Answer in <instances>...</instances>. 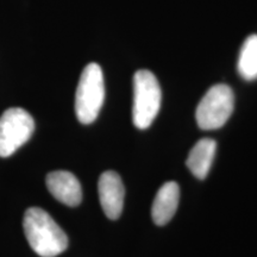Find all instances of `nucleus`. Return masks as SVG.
Instances as JSON below:
<instances>
[{"instance_id": "nucleus-9", "label": "nucleus", "mask_w": 257, "mask_h": 257, "mask_svg": "<svg viewBox=\"0 0 257 257\" xmlns=\"http://www.w3.org/2000/svg\"><path fill=\"white\" fill-rule=\"evenodd\" d=\"M217 143L212 138H202L188 154L186 165L195 178L204 180L210 172L214 154H216Z\"/></svg>"}, {"instance_id": "nucleus-2", "label": "nucleus", "mask_w": 257, "mask_h": 257, "mask_svg": "<svg viewBox=\"0 0 257 257\" xmlns=\"http://www.w3.org/2000/svg\"><path fill=\"white\" fill-rule=\"evenodd\" d=\"M105 100L104 74L98 63L82 70L75 93V113L80 123L92 124L98 118Z\"/></svg>"}, {"instance_id": "nucleus-3", "label": "nucleus", "mask_w": 257, "mask_h": 257, "mask_svg": "<svg viewBox=\"0 0 257 257\" xmlns=\"http://www.w3.org/2000/svg\"><path fill=\"white\" fill-rule=\"evenodd\" d=\"M162 92L159 80L150 70L141 69L134 76L133 120L135 126L144 130L155 120L161 107Z\"/></svg>"}, {"instance_id": "nucleus-5", "label": "nucleus", "mask_w": 257, "mask_h": 257, "mask_svg": "<svg viewBox=\"0 0 257 257\" xmlns=\"http://www.w3.org/2000/svg\"><path fill=\"white\" fill-rule=\"evenodd\" d=\"M35 121L24 108L12 107L0 117V157H9L30 140Z\"/></svg>"}, {"instance_id": "nucleus-1", "label": "nucleus", "mask_w": 257, "mask_h": 257, "mask_svg": "<svg viewBox=\"0 0 257 257\" xmlns=\"http://www.w3.org/2000/svg\"><path fill=\"white\" fill-rule=\"evenodd\" d=\"M28 243L38 256L56 257L68 248V237L48 212L40 207L28 208L23 219Z\"/></svg>"}, {"instance_id": "nucleus-10", "label": "nucleus", "mask_w": 257, "mask_h": 257, "mask_svg": "<svg viewBox=\"0 0 257 257\" xmlns=\"http://www.w3.org/2000/svg\"><path fill=\"white\" fill-rule=\"evenodd\" d=\"M237 69L246 81L257 79V35H250L244 41L239 51Z\"/></svg>"}, {"instance_id": "nucleus-7", "label": "nucleus", "mask_w": 257, "mask_h": 257, "mask_svg": "<svg viewBox=\"0 0 257 257\" xmlns=\"http://www.w3.org/2000/svg\"><path fill=\"white\" fill-rule=\"evenodd\" d=\"M47 187L54 198L67 206L75 207L82 200V189L79 180L72 173L57 170L47 175Z\"/></svg>"}, {"instance_id": "nucleus-4", "label": "nucleus", "mask_w": 257, "mask_h": 257, "mask_svg": "<svg viewBox=\"0 0 257 257\" xmlns=\"http://www.w3.org/2000/svg\"><path fill=\"white\" fill-rule=\"evenodd\" d=\"M232 89L224 83L212 86L199 102L195 118L202 130H216L229 120L233 112Z\"/></svg>"}, {"instance_id": "nucleus-8", "label": "nucleus", "mask_w": 257, "mask_h": 257, "mask_svg": "<svg viewBox=\"0 0 257 257\" xmlns=\"http://www.w3.org/2000/svg\"><path fill=\"white\" fill-rule=\"evenodd\" d=\"M180 187L174 181L166 182L157 191L152 207L154 223L159 226L168 224L179 206Z\"/></svg>"}, {"instance_id": "nucleus-6", "label": "nucleus", "mask_w": 257, "mask_h": 257, "mask_svg": "<svg viewBox=\"0 0 257 257\" xmlns=\"http://www.w3.org/2000/svg\"><path fill=\"white\" fill-rule=\"evenodd\" d=\"M98 192L105 216L112 220L120 217L124 207L125 189L118 173L104 172L99 178Z\"/></svg>"}]
</instances>
